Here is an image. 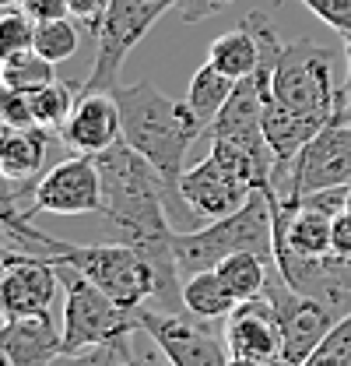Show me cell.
I'll return each instance as SVG.
<instances>
[{"mask_svg": "<svg viewBox=\"0 0 351 366\" xmlns=\"http://www.w3.org/2000/svg\"><path fill=\"white\" fill-rule=\"evenodd\" d=\"M228 4L232 0H183L179 4V18H183V25H197V21L218 14L221 7H228Z\"/></svg>", "mask_w": 351, "mask_h": 366, "instance_id": "4dcf8cb0", "label": "cell"}, {"mask_svg": "<svg viewBox=\"0 0 351 366\" xmlns=\"http://www.w3.org/2000/svg\"><path fill=\"white\" fill-rule=\"evenodd\" d=\"M60 352H63V327L53 324L49 310L0 324V360L7 366H49Z\"/></svg>", "mask_w": 351, "mask_h": 366, "instance_id": "2e32d148", "label": "cell"}, {"mask_svg": "<svg viewBox=\"0 0 351 366\" xmlns=\"http://www.w3.org/2000/svg\"><path fill=\"white\" fill-rule=\"evenodd\" d=\"M11 4H14V0H0V11H4V7H11Z\"/></svg>", "mask_w": 351, "mask_h": 366, "instance_id": "f35d334b", "label": "cell"}, {"mask_svg": "<svg viewBox=\"0 0 351 366\" xmlns=\"http://www.w3.org/2000/svg\"><path fill=\"white\" fill-rule=\"evenodd\" d=\"M345 60H348V78H345V99H348V117H351V36H345Z\"/></svg>", "mask_w": 351, "mask_h": 366, "instance_id": "e575fe53", "label": "cell"}, {"mask_svg": "<svg viewBox=\"0 0 351 366\" xmlns=\"http://www.w3.org/2000/svg\"><path fill=\"white\" fill-rule=\"evenodd\" d=\"M0 124H7V127H29V124H36L32 120V99H29V92L0 85Z\"/></svg>", "mask_w": 351, "mask_h": 366, "instance_id": "83f0119b", "label": "cell"}, {"mask_svg": "<svg viewBox=\"0 0 351 366\" xmlns=\"http://www.w3.org/2000/svg\"><path fill=\"white\" fill-rule=\"evenodd\" d=\"M137 324L155 342V349H162L169 366H232L225 338H215L204 320L176 310H151L144 303L137 310Z\"/></svg>", "mask_w": 351, "mask_h": 366, "instance_id": "ba28073f", "label": "cell"}, {"mask_svg": "<svg viewBox=\"0 0 351 366\" xmlns=\"http://www.w3.org/2000/svg\"><path fill=\"white\" fill-rule=\"evenodd\" d=\"M345 212L351 215V187H348V197H345Z\"/></svg>", "mask_w": 351, "mask_h": 366, "instance_id": "74e56055", "label": "cell"}, {"mask_svg": "<svg viewBox=\"0 0 351 366\" xmlns=\"http://www.w3.org/2000/svg\"><path fill=\"white\" fill-rule=\"evenodd\" d=\"M183 0H109V11L98 25L95 43V64L88 71V81L81 89L88 92H116L120 89V71L131 56V49L148 32L151 25L166 14L179 7Z\"/></svg>", "mask_w": 351, "mask_h": 366, "instance_id": "8992f818", "label": "cell"}, {"mask_svg": "<svg viewBox=\"0 0 351 366\" xmlns=\"http://www.w3.org/2000/svg\"><path fill=\"white\" fill-rule=\"evenodd\" d=\"M32 99V120L49 131V134H60L63 127H67V120H71V113H74V102H78V92L71 81H49L43 85L39 92H32L29 95Z\"/></svg>", "mask_w": 351, "mask_h": 366, "instance_id": "7402d4cb", "label": "cell"}, {"mask_svg": "<svg viewBox=\"0 0 351 366\" xmlns=\"http://www.w3.org/2000/svg\"><path fill=\"white\" fill-rule=\"evenodd\" d=\"M239 250H250V254H260L267 261H274V212H270L267 187L253 190V197L239 212L215 219V222H208L200 229H179L176 232L179 278L211 272L225 257H232Z\"/></svg>", "mask_w": 351, "mask_h": 366, "instance_id": "7a4b0ae2", "label": "cell"}, {"mask_svg": "<svg viewBox=\"0 0 351 366\" xmlns=\"http://www.w3.org/2000/svg\"><path fill=\"white\" fill-rule=\"evenodd\" d=\"M53 67L56 64H49L46 56H39L36 49H25V53H14L4 67H0V85H7V89H18V92H39L43 85L49 81H56V74H53Z\"/></svg>", "mask_w": 351, "mask_h": 366, "instance_id": "603a6c76", "label": "cell"}, {"mask_svg": "<svg viewBox=\"0 0 351 366\" xmlns=\"http://www.w3.org/2000/svg\"><path fill=\"white\" fill-rule=\"evenodd\" d=\"M46 141H49V131H43L39 124H29V127L0 124V173L11 180H39Z\"/></svg>", "mask_w": 351, "mask_h": 366, "instance_id": "e0dca14e", "label": "cell"}, {"mask_svg": "<svg viewBox=\"0 0 351 366\" xmlns=\"http://www.w3.org/2000/svg\"><path fill=\"white\" fill-rule=\"evenodd\" d=\"M18 7L32 21H49V18H67V0H18Z\"/></svg>", "mask_w": 351, "mask_h": 366, "instance_id": "1f68e13d", "label": "cell"}, {"mask_svg": "<svg viewBox=\"0 0 351 366\" xmlns=\"http://www.w3.org/2000/svg\"><path fill=\"white\" fill-rule=\"evenodd\" d=\"M235 296L232 289L221 282V274L211 268V272H197L190 278H183V307L186 314L197 320H225L232 310H235Z\"/></svg>", "mask_w": 351, "mask_h": 366, "instance_id": "ac0fdd59", "label": "cell"}, {"mask_svg": "<svg viewBox=\"0 0 351 366\" xmlns=\"http://www.w3.org/2000/svg\"><path fill=\"white\" fill-rule=\"evenodd\" d=\"M120 117H123V141L137 148L169 187V197L179 201V177L186 173V152L200 134H208V124L190 109V102H179L173 95L141 81L131 89H116Z\"/></svg>", "mask_w": 351, "mask_h": 366, "instance_id": "6da1fadb", "label": "cell"}, {"mask_svg": "<svg viewBox=\"0 0 351 366\" xmlns=\"http://www.w3.org/2000/svg\"><path fill=\"white\" fill-rule=\"evenodd\" d=\"M0 366H7V363H4V360H0Z\"/></svg>", "mask_w": 351, "mask_h": 366, "instance_id": "ab89813d", "label": "cell"}, {"mask_svg": "<svg viewBox=\"0 0 351 366\" xmlns=\"http://www.w3.org/2000/svg\"><path fill=\"white\" fill-rule=\"evenodd\" d=\"M270 268H274V261H267L260 254H250V250H239V254L225 257L215 272L232 289V296L243 303V300H253V296H260L263 289H267Z\"/></svg>", "mask_w": 351, "mask_h": 366, "instance_id": "ffe728a7", "label": "cell"}, {"mask_svg": "<svg viewBox=\"0 0 351 366\" xmlns=\"http://www.w3.org/2000/svg\"><path fill=\"white\" fill-rule=\"evenodd\" d=\"M225 349L235 363H270L285 360V335L278 314L267 296H253L235 303V310L225 317Z\"/></svg>", "mask_w": 351, "mask_h": 366, "instance_id": "7c38bea8", "label": "cell"}, {"mask_svg": "<svg viewBox=\"0 0 351 366\" xmlns=\"http://www.w3.org/2000/svg\"><path fill=\"white\" fill-rule=\"evenodd\" d=\"M60 141L74 155H98L116 141H123V117H120L116 92H78L74 113L60 131Z\"/></svg>", "mask_w": 351, "mask_h": 366, "instance_id": "9a60e30c", "label": "cell"}, {"mask_svg": "<svg viewBox=\"0 0 351 366\" xmlns=\"http://www.w3.org/2000/svg\"><path fill=\"white\" fill-rule=\"evenodd\" d=\"M32 36H36V21L21 7H4L0 11V67L14 53L32 49Z\"/></svg>", "mask_w": 351, "mask_h": 366, "instance_id": "484cf974", "label": "cell"}, {"mask_svg": "<svg viewBox=\"0 0 351 366\" xmlns=\"http://www.w3.org/2000/svg\"><path fill=\"white\" fill-rule=\"evenodd\" d=\"M120 366H169V360L162 356V349L158 352H137L133 349L131 356H127V363H120Z\"/></svg>", "mask_w": 351, "mask_h": 366, "instance_id": "836d02e7", "label": "cell"}, {"mask_svg": "<svg viewBox=\"0 0 351 366\" xmlns=\"http://www.w3.org/2000/svg\"><path fill=\"white\" fill-rule=\"evenodd\" d=\"M267 99L316 120L320 127L330 124L341 109H348L345 85H334V53L312 39L285 43L274 64V74H270Z\"/></svg>", "mask_w": 351, "mask_h": 366, "instance_id": "3957f363", "label": "cell"}, {"mask_svg": "<svg viewBox=\"0 0 351 366\" xmlns=\"http://www.w3.org/2000/svg\"><path fill=\"white\" fill-rule=\"evenodd\" d=\"M53 264L63 282V324H60L63 327V352L120 342V338H131L141 327L137 310L120 307L113 296H106L95 282H88L71 264H60V261H53Z\"/></svg>", "mask_w": 351, "mask_h": 366, "instance_id": "5b68a950", "label": "cell"}, {"mask_svg": "<svg viewBox=\"0 0 351 366\" xmlns=\"http://www.w3.org/2000/svg\"><path fill=\"white\" fill-rule=\"evenodd\" d=\"M0 236H4V232H0Z\"/></svg>", "mask_w": 351, "mask_h": 366, "instance_id": "60d3db41", "label": "cell"}, {"mask_svg": "<svg viewBox=\"0 0 351 366\" xmlns=\"http://www.w3.org/2000/svg\"><path fill=\"white\" fill-rule=\"evenodd\" d=\"M60 285L63 282H60L53 257L18 250V257L7 264V272L0 274V320L46 314L53 307Z\"/></svg>", "mask_w": 351, "mask_h": 366, "instance_id": "8fae6325", "label": "cell"}, {"mask_svg": "<svg viewBox=\"0 0 351 366\" xmlns=\"http://www.w3.org/2000/svg\"><path fill=\"white\" fill-rule=\"evenodd\" d=\"M208 64H215L218 71H225L228 78H250L253 71H257V64H260V46H257V36L246 29V25H239V29H232V32H225L218 36L211 49H208Z\"/></svg>", "mask_w": 351, "mask_h": 366, "instance_id": "d6986e66", "label": "cell"}, {"mask_svg": "<svg viewBox=\"0 0 351 366\" xmlns=\"http://www.w3.org/2000/svg\"><path fill=\"white\" fill-rule=\"evenodd\" d=\"M32 49L46 56L49 64H63L78 53V21L67 18H49V21H36V36H32Z\"/></svg>", "mask_w": 351, "mask_h": 366, "instance_id": "cb8c5ba5", "label": "cell"}, {"mask_svg": "<svg viewBox=\"0 0 351 366\" xmlns=\"http://www.w3.org/2000/svg\"><path fill=\"white\" fill-rule=\"evenodd\" d=\"M141 331V327H137ZM133 331L131 338H120V342H106V345H88V349H74V352H60L49 366H120L127 363V356L133 352Z\"/></svg>", "mask_w": 351, "mask_h": 366, "instance_id": "d4e9b609", "label": "cell"}, {"mask_svg": "<svg viewBox=\"0 0 351 366\" xmlns=\"http://www.w3.org/2000/svg\"><path fill=\"white\" fill-rule=\"evenodd\" d=\"M250 197H253V187L239 180L232 169H225L215 155L200 159L197 166H190L179 177V201L204 222H215V219L239 212Z\"/></svg>", "mask_w": 351, "mask_h": 366, "instance_id": "5bb4252c", "label": "cell"}, {"mask_svg": "<svg viewBox=\"0 0 351 366\" xmlns=\"http://www.w3.org/2000/svg\"><path fill=\"white\" fill-rule=\"evenodd\" d=\"M14 257H18V250H14V247H7V243H4V236H0V274L7 272V264H11Z\"/></svg>", "mask_w": 351, "mask_h": 366, "instance_id": "d590c367", "label": "cell"}, {"mask_svg": "<svg viewBox=\"0 0 351 366\" xmlns=\"http://www.w3.org/2000/svg\"><path fill=\"white\" fill-rule=\"evenodd\" d=\"M299 4H306L309 11L323 25H330L334 32L351 36V0H299Z\"/></svg>", "mask_w": 351, "mask_h": 366, "instance_id": "f1b7e54d", "label": "cell"}, {"mask_svg": "<svg viewBox=\"0 0 351 366\" xmlns=\"http://www.w3.org/2000/svg\"><path fill=\"white\" fill-rule=\"evenodd\" d=\"M263 296L270 300L274 314H278V324H281V335H285V360L292 366H302L312 356V349L330 335V327L341 320V314H334L330 307H323L320 300H309L302 292H295L278 268H270V278H267V289Z\"/></svg>", "mask_w": 351, "mask_h": 366, "instance_id": "9c48e42d", "label": "cell"}, {"mask_svg": "<svg viewBox=\"0 0 351 366\" xmlns=\"http://www.w3.org/2000/svg\"><path fill=\"white\" fill-rule=\"evenodd\" d=\"M278 274L309 300H320L334 314H351V257H299V254H274Z\"/></svg>", "mask_w": 351, "mask_h": 366, "instance_id": "4fadbf2b", "label": "cell"}, {"mask_svg": "<svg viewBox=\"0 0 351 366\" xmlns=\"http://www.w3.org/2000/svg\"><path fill=\"white\" fill-rule=\"evenodd\" d=\"M302 366H351V314L330 327V335L312 349Z\"/></svg>", "mask_w": 351, "mask_h": 366, "instance_id": "4316f807", "label": "cell"}, {"mask_svg": "<svg viewBox=\"0 0 351 366\" xmlns=\"http://www.w3.org/2000/svg\"><path fill=\"white\" fill-rule=\"evenodd\" d=\"M49 257L81 272L88 282H95L106 296H113L127 310H141L144 303H155V292H158L155 268L141 250H133L123 239L120 243H95V247H78V243L56 239Z\"/></svg>", "mask_w": 351, "mask_h": 366, "instance_id": "277c9868", "label": "cell"}, {"mask_svg": "<svg viewBox=\"0 0 351 366\" xmlns=\"http://www.w3.org/2000/svg\"><path fill=\"white\" fill-rule=\"evenodd\" d=\"M67 11H71L74 21L85 25L88 32H91V39H95L98 36V25H102V18L109 11V0H67Z\"/></svg>", "mask_w": 351, "mask_h": 366, "instance_id": "f546056e", "label": "cell"}, {"mask_svg": "<svg viewBox=\"0 0 351 366\" xmlns=\"http://www.w3.org/2000/svg\"><path fill=\"white\" fill-rule=\"evenodd\" d=\"M334 254L337 257H351V215L337 212L334 215Z\"/></svg>", "mask_w": 351, "mask_h": 366, "instance_id": "d6a6232c", "label": "cell"}, {"mask_svg": "<svg viewBox=\"0 0 351 366\" xmlns=\"http://www.w3.org/2000/svg\"><path fill=\"white\" fill-rule=\"evenodd\" d=\"M235 92V78H228L225 71H218L215 64H204L193 78H190V92H186V102L190 109L211 127V120L221 113V106L228 102V95Z\"/></svg>", "mask_w": 351, "mask_h": 366, "instance_id": "44dd1931", "label": "cell"}, {"mask_svg": "<svg viewBox=\"0 0 351 366\" xmlns=\"http://www.w3.org/2000/svg\"><path fill=\"white\" fill-rule=\"evenodd\" d=\"M39 212L46 215H91L102 212V177L91 155H71L63 162H56L53 169H46L32 204H29V219H36Z\"/></svg>", "mask_w": 351, "mask_h": 366, "instance_id": "30bf717a", "label": "cell"}, {"mask_svg": "<svg viewBox=\"0 0 351 366\" xmlns=\"http://www.w3.org/2000/svg\"><path fill=\"white\" fill-rule=\"evenodd\" d=\"M232 366H292V363H288V360H270V363H235V360H232Z\"/></svg>", "mask_w": 351, "mask_h": 366, "instance_id": "8d00e7d4", "label": "cell"}, {"mask_svg": "<svg viewBox=\"0 0 351 366\" xmlns=\"http://www.w3.org/2000/svg\"><path fill=\"white\" fill-rule=\"evenodd\" d=\"M351 183V117L341 109L330 124H323L306 141V148L295 155L288 177H285V197H306L320 190L348 187Z\"/></svg>", "mask_w": 351, "mask_h": 366, "instance_id": "52a82bcc", "label": "cell"}]
</instances>
